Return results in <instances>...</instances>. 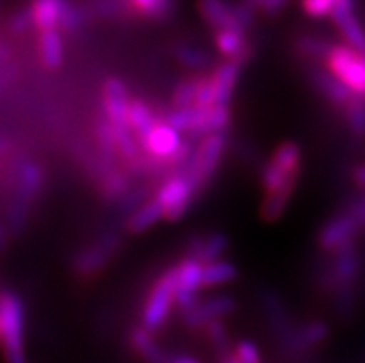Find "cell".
I'll return each mask as SVG.
<instances>
[{"label": "cell", "instance_id": "cell-2", "mask_svg": "<svg viewBox=\"0 0 365 363\" xmlns=\"http://www.w3.org/2000/svg\"><path fill=\"white\" fill-rule=\"evenodd\" d=\"M225 148H227V133L225 132L208 136L195 147L190 163L180 175L190 180L195 195H199L213 178V173L217 170Z\"/></svg>", "mask_w": 365, "mask_h": 363}, {"label": "cell", "instance_id": "cell-40", "mask_svg": "<svg viewBox=\"0 0 365 363\" xmlns=\"http://www.w3.org/2000/svg\"><path fill=\"white\" fill-rule=\"evenodd\" d=\"M145 198H147V188L130 189L128 193H126V197L119 203V210L123 213L138 212L139 208L143 206V204H147L145 203Z\"/></svg>", "mask_w": 365, "mask_h": 363}, {"label": "cell", "instance_id": "cell-9", "mask_svg": "<svg viewBox=\"0 0 365 363\" xmlns=\"http://www.w3.org/2000/svg\"><path fill=\"white\" fill-rule=\"evenodd\" d=\"M102 104H104V117L110 121L113 128H130L128 111L130 101L128 89L119 78H110L102 88Z\"/></svg>", "mask_w": 365, "mask_h": 363}, {"label": "cell", "instance_id": "cell-7", "mask_svg": "<svg viewBox=\"0 0 365 363\" xmlns=\"http://www.w3.org/2000/svg\"><path fill=\"white\" fill-rule=\"evenodd\" d=\"M202 269L204 265L191 257H184L176 265L175 304L180 308V312H191L199 304V290L202 287Z\"/></svg>", "mask_w": 365, "mask_h": 363}, {"label": "cell", "instance_id": "cell-1", "mask_svg": "<svg viewBox=\"0 0 365 363\" xmlns=\"http://www.w3.org/2000/svg\"><path fill=\"white\" fill-rule=\"evenodd\" d=\"M0 349L6 363H26L24 358V306L14 291H0Z\"/></svg>", "mask_w": 365, "mask_h": 363}, {"label": "cell", "instance_id": "cell-48", "mask_svg": "<svg viewBox=\"0 0 365 363\" xmlns=\"http://www.w3.org/2000/svg\"><path fill=\"white\" fill-rule=\"evenodd\" d=\"M219 363H240L236 359V356L230 354V352H225V354H221V359H219Z\"/></svg>", "mask_w": 365, "mask_h": 363}, {"label": "cell", "instance_id": "cell-11", "mask_svg": "<svg viewBox=\"0 0 365 363\" xmlns=\"http://www.w3.org/2000/svg\"><path fill=\"white\" fill-rule=\"evenodd\" d=\"M236 302L227 297V295H219L212 299L200 300L191 312L184 313V322L187 328H206L210 322L221 321L225 315L234 312Z\"/></svg>", "mask_w": 365, "mask_h": 363}, {"label": "cell", "instance_id": "cell-17", "mask_svg": "<svg viewBox=\"0 0 365 363\" xmlns=\"http://www.w3.org/2000/svg\"><path fill=\"white\" fill-rule=\"evenodd\" d=\"M310 78L314 82V86L323 93L324 97L329 98L332 102L334 106L338 108H347V104L351 102L352 98V91L341 82L334 76L330 71H323V69H312L310 71Z\"/></svg>", "mask_w": 365, "mask_h": 363}, {"label": "cell", "instance_id": "cell-18", "mask_svg": "<svg viewBox=\"0 0 365 363\" xmlns=\"http://www.w3.org/2000/svg\"><path fill=\"white\" fill-rule=\"evenodd\" d=\"M180 133L173 130L169 124L160 123L153 130V133L148 136L143 152H147V154L154 158H160V160H167V158H171L175 154L176 148L180 147Z\"/></svg>", "mask_w": 365, "mask_h": 363}, {"label": "cell", "instance_id": "cell-46", "mask_svg": "<svg viewBox=\"0 0 365 363\" xmlns=\"http://www.w3.org/2000/svg\"><path fill=\"white\" fill-rule=\"evenodd\" d=\"M171 363H200L199 359L191 358V356L187 354H178V356H173Z\"/></svg>", "mask_w": 365, "mask_h": 363}, {"label": "cell", "instance_id": "cell-37", "mask_svg": "<svg viewBox=\"0 0 365 363\" xmlns=\"http://www.w3.org/2000/svg\"><path fill=\"white\" fill-rule=\"evenodd\" d=\"M204 332H206V337H208L210 343H212V345L215 347L217 350H221V354H225V352H227V347H228L227 327H225L221 321H213V322H210L208 327L204 328Z\"/></svg>", "mask_w": 365, "mask_h": 363}, {"label": "cell", "instance_id": "cell-5", "mask_svg": "<svg viewBox=\"0 0 365 363\" xmlns=\"http://www.w3.org/2000/svg\"><path fill=\"white\" fill-rule=\"evenodd\" d=\"M197 197L193 191V185L190 184V180L184 178L180 175L169 176L162 184V188L158 189L156 200L162 204L163 208V219L169 223L180 221L182 217L187 213L193 198Z\"/></svg>", "mask_w": 365, "mask_h": 363}, {"label": "cell", "instance_id": "cell-29", "mask_svg": "<svg viewBox=\"0 0 365 363\" xmlns=\"http://www.w3.org/2000/svg\"><path fill=\"white\" fill-rule=\"evenodd\" d=\"M237 267L227 260H219L210 265H204L202 269V287H215V285L227 284V282L236 280Z\"/></svg>", "mask_w": 365, "mask_h": 363}, {"label": "cell", "instance_id": "cell-31", "mask_svg": "<svg viewBox=\"0 0 365 363\" xmlns=\"http://www.w3.org/2000/svg\"><path fill=\"white\" fill-rule=\"evenodd\" d=\"M200 78H185L182 80L173 91L171 104L173 110H187L195 108L197 104V93H199Z\"/></svg>", "mask_w": 365, "mask_h": 363}, {"label": "cell", "instance_id": "cell-38", "mask_svg": "<svg viewBox=\"0 0 365 363\" xmlns=\"http://www.w3.org/2000/svg\"><path fill=\"white\" fill-rule=\"evenodd\" d=\"M336 2H338V0H306V2H302V9H304V14L308 15V17H332Z\"/></svg>", "mask_w": 365, "mask_h": 363}, {"label": "cell", "instance_id": "cell-16", "mask_svg": "<svg viewBox=\"0 0 365 363\" xmlns=\"http://www.w3.org/2000/svg\"><path fill=\"white\" fill-rule=\"evenodd\" d=\"M128 123H130V130H132V133H134L135 141H138V145L141 147V150H143L148 136L153 133V130L156 128L158 124L165 123V121L160 119V117H158L143 101L134 98L132 104H130Z\"/></svg>", "mask_w": 365, "mask_h": 363}, {"label": "cell", "instance_id": "cell-41", "mask_svg": "<svg viewBox=\"0 0 365 363\" xmlns=\"http://www.w3.org/2000/svg\"><path fill=\"white\" fill-rule=\"evenodd\" d=\"M256 11H258V8H256L255 2H241V4H232V14H234V17H236V21L241 24V28H243V30H247V28L252 26V23H255V17H256Z\"/></svg>", "mask_w": 365, "mask_h": 363}, {"label": "cell", "instance_id": "cell-28", "mask_svg": "<svg viewBox=\"0 0 365 363\" xmlns=\"http://www.w3.org/2000/svg\"><path fill=\"white\" fill-rule=\"evenodd\" d=\"M293 189L295 188H284L277 193L265 195L264 203L259 206V215L265 223H274L277 219L282 217V213L286 212L287 204H289V198L293 195Z\"/></svg>", "mask_w": 365, "mask_h": 363}, {"label": "cell", "instance_id": "cell-10", "mask_svg": "<svg viewBox=\"0 0 365 363\" xmlns=\"http://www.w3.org/2000/svg\"><path fill=\"white\" fill-rule=\"evenodd\" d=\"M358 230H360V223L345 212L324 223L323 228L317 234V243L323 250L336 252L338 248L354 241V235Z\"/></svg>", "mask_w": 365, "mask_h": 363}, {"label": "cell", "instance_id": "cell-21", "mask_svg": "<svg viewBox=\"0 0 365 363\" xmlns=\"http://www.w3.org/2000/svg\"><path fill=\"white\" fill-rule=\"evenodd\" d=\"M130 345L147 363H171L173 356H169L162 347L153 339V334L138 327L130 332Z\"/></svg>", "mask_w": 365, "mask_h": 363}, {"label": "cell", "instance_id": "cell-33", "mask_svg": "<svg viewBox=\"0 0 365 363\" xmlns=\"http://www.w3.org/2000/svg\"><path fill=\"white\" fill-rule=\"evenodd\" d=\"M297 48H299V52L304 54L306 58L327 61L334 45L330 41L319 39V37H301V39L297 41Z\"/></svg>", "mask_w": 365, "mask_h": 363}, {"label": "cell", "instance_id": "cell-45", "mask_svg": "<svg viewBox=\"0 0 365 363\" xmlns=\"http://www.w3.org/2000/svg\"><path fill=\"white\" fill-rule=\"evenodd\" d=\"M354 180H356V184L365 188V165L364 167H358L354 169Z\"/></svg>", "mask_w": 365, "mask_h": 363}, {"label": "cell", "instance_id": "cell-35", "mask_svg": "<svg viewBox=\"0 0 365 363\" xmlns=\"http://www.w3.org/2000/svg\"><path fill=\"white\" fill-rule=\"evenodd\" d=\"M83 15L82 8L76 4H71V2H60V23L58 28L63 30V32H76L80 26L83 24Z\"/></svg>", "mask_w": 365, "mask_h": 363}, {"label": "cell", "instance_id": "cell-23", "mask_svg": "<svg viewBox=\"0 0 365 363\" xmlns=\"http://www.w3.org/2000/svg\"><path fill=\"white\" fill-rule=\"evenodd\" d=\"M269 165H273L284 175H297L302 173L301 147L295 141H284L274 148L273 156L269 158Z\"/></svg>", "mask_w": 365, "mask_h": 363}, {"label": "cell", "instance_id": "cell-19", "mask_svg": "<svg viewBox=\"0 0 365 363\" xmlns=\"http://www.w3.org/2000/svg\"><path fill=\"white\" fill-rule=\"evenodd\" d=\"M241 67L243 65H240L237 61L227 60L225 63L219 65L217 69L213 71L212 82L213 89H215V102H217V106H228V102L232 101L237 78H240Z\"/></svg>", "mask_w": 365, "mask_h": 363}, {"label": "cell", "instance_id": "cell-25", "mask_svg": "<svg viewBox=\"0 0 365 363\" xmlns=\"http://www.w3.org/2000/svg\"><path fill=\"white\" fill-rule=\"evenodd\" d=\"M32 26L41 34L52 32L60 23V0H37L30 6Z\"/></svg>", "mask_w": 365, "mask_h": 363}, {"label": "cell", "instance_id": "cell-44", "mask_svg": "<svg viewBox=\"0 0 365 363\" xmlns=\"http://www.w3.org/2000/svg\"><path fill=\"white\" fill-rule=\"evenodd\" d=\"M256 8L262 9V11H265V14L273 15V14H278V11H282L284 8H286V0H262V2H255Z\"/></svg>", "mask_w": 365, "mask_h": 363}, {"label": "cell", "instance_id": "cell-34", "mask_svg": "<svg viewBox=\"0 0 365 363\" xmlns=\"http://www.w3.org/2000/svg\"><path fill=\"white\" fill-rule=\"evenodd\" d=\"M176 60L190 69H204V67H208L212 58H210L208 52L200 51L197 46L182 45L176 48Z\"/></svg>", "mask_w": 365, "mask_h": 363}, {"label": "cell", "instance_id": "cell-43", "mask_svg": "<svg viewBox=\"0 0 365 363\" xmlns=\"http://www.w3.org/2000/svg\"><path fill=\"white\" fill-rule=\"evenodd\" d=\"M349 215H352L354 219H356L358 223H360V226L365 225V197H360L356 198V200H352L351 206H349L347 210Z\"/></svg>", "mask_w": 365, "mask_h": 363}, {"label": "cell", "instance_id": "cell-14", "mask_svg": "<svg viewBox=\"0 0 365 363\" xmlns=\"http://www.w3.org/2000/svg\"><path fill=\"white\" fill-rule=\"evenodd\" d=\"M227 247L228 237L221 232H213L210 235H197L187 247V257L197 260L200 265H210V263L221 260Z\"/></svg>", "mask_w": 365, "mask_h": 363}, {"label": "cell", "instance_id": "cell-27", "mask_svg": "<svg viewBox=\"0 0 365 363\" xmlns=\"http://www.w3.org/2000/svg\"><path fill=\"white\" fill-rule=\"evenodd\" d=\"M98 189L101 195L106 198L108 203H120L126 197L130 189V175L128 173H120V170H113L106 178H102L98 182Z\"/></svg>", "mask_w": 365, "mask_h": 363}, {"label": "cell", "instance_id": "cell-47", "mask_svg": "<svg viewBox=\"0 0 365 363\" xmlns=\"http://www.w3.org/2000/svg\"><path fill=\"white\" fill-rule=\"evenodd\" d=\"M6 245H8V228L0 225V252L4 250Z\"/></svg>", "mask_w": 365, "mask_h": 363}, {"label": "cell", "instance_id": "cell-3", "mask_svg": "<svg viewBox=\"0 0 365 363\" xmlns=\"http://www.w3.org/2000/svg\"><path fill=\"white\" fill-rule=\"evenodd\" d=\"M327 67L351 89L352 95L365 97V54H360L349 45H334L327 58Z\"/></svg>", "mask_w": 365, "mask_h": 363}, {"label": "cell", "instance_id": "cell-12", "mask_svg": "<svg viewBox=\"0 0 365 363\" xmlns=\"http://www.w3.org/2000/svg\"><path fill=\"white\" fill-rule=\"evenodd\" d=\"M332 21L339 28L341 36L351 48H354L360 54H365V32L358 23L356 14H354V4L351 0H338L336 8L332 11Z\"/></svg>", "mask_w": 365, "mask_h": 363}, {"label": "cell", "instance_id": "cell-6", "mask_svg": "<svg viewBox=\"0 0 365 363\" xmlns=\"http://www.w3.org/2000/svg\"><path fill=\"white\" fill-rule=\"evenodd\" d=\"M43 182L41 167L34 163V161H26L21 165V173H19V184L17 193H15V200L9 210V225L14 230H19V226L24 223L26 217L28 206L32 204L34 198L39 193Z\"/></svg>", "mask_w": 365, "mask_h": 363}, {"label": "cell", "instance_id": "cell-20", "mask_svg": "<svg viewBox=\"0 0 365 363\" xmlns=\"http://www.w3.org/2000/svg\"><path fill=\"white\" fill-rule=\"evenodd\" d=\"M329 324L324 321H310L306 322L304 327L293 330L289 336H287L286 343L289 345V349L295 350V352H301V350H308L317 347L319 343H323L327 337H329Z\"/></svg>", "mask_w": 365, "mask_h": 363}, {"label": "cell", "instance_id": "cell-26", "mask_svg": "<svg viewBox=\"0 0 365 363\" xmlns=\"http://www.w3.org/2000/svg\"><path fill=\"white\" fill-rule=\"evenodd\" d=\"M39 56L46 69H58L63 63V43L58 30L39 34Z\"/></svg>", "mask_w": 365, "mask_h": 363}, {"label": "cell", "instance_id": "cell-39", "mask_svg": "<svg viewBox=\"0 0 365 363\" xmlns=\"http://www.w3.org/2000/svg\"><path fill=\"white\" fill-rule=\"evenodd\" d=\"M234 356L240 363H262L259 349L249 339H241L234 349Z\"/></svg>", "mask_w": 365, "mask_h": 363}, {"label": "cell", "instance_id": "cell-32", "mask_svg": "<svg viewBox=\"0 0 365 363\" xmlns=\"http://www.w3.org/2000/svg\"><path fill=\"white\" fill-rule=\"evenodd\" d=\"M345 117H347L349 128L356 136H365V97L352 95L351 102L345 108Z\"/></svg>", "mask_w": 365, "mask_h": 363}, {"label": "cell", "instance_id": "cell-22", "mask_svg": "<svg viewBox=\"0 0 365 363\" xmlns=\"http://www.w3.org/2000/svg\"><path fill=\"white\" fill-rule=\"evenodd\" d=\"M215 46L225 58L237 61L240 65L245 63L250 58L249 43L245 41V34L237 32H219L215 34Z\"/></svg>", "mask_w": 365, "mask_h": 363}, {"label": "cell", "instance_id": "cell-4", "mask_svg": "<svg viewBox=\"0 0 365 363\" xmlns=\"http://www.w3.org/2000/svg\"><path fill=\"white\" fill-rule=\"evenodd\" d=\"M176 295V267L167 269L156 284L153 285V290L148 293V299L145 302L143 308V328L150 334L156 332L158 328H162L163 322L169 317L171 306L175 304Z\"/></svg>", "mask_w": 365, "mask_h": 363}, {"label": "cell", "instance_id": "cell-15", "mask_svg": "<svg viewBox=\"0 0 365 363\" xmlns=\"http://www.w3.org/2000/svg\"><path fill=\"white\" fill-rule=\"evenodd\" d=\"M199 14L202 15V19L208 23L210 28L215 30V34L219 32H237L245 34V30L241 28V24L237 23L234 14H232V6L222 4L219 0H204L199 6Z\"/></svg>", "mask_w": 365, "mask_h": 363}, {"label": "cell", "instance_id": "cell-24", "mask_svg": "<svg viewBox=\"0 0 365 363\" xmlns=\"http://www.w3.org/2000/svg\"><path fill=\"white\" fill-rule=\"evenodd\" d=\"M160 219H163V208L156 198L147 200V204L139 208L138 212L130 213L126 219V230L130 234H143L148 228H153Z\"/></svg>", "mask_w": 365, "mask_h": 363}, {"label": "cell", "instance_id": "cell-8", "mask_svg": "<svg viewBox=\"0 0 365 363\" xmlns=\"http://www.w3.org/2000/svg\"><path fill=\"white\" fill-rule=\"evenodd\" d=\"M119 235L106 234L104 237H101L98 243L83 248L82 252L76 256V260H74V272H76L80 278H83V280L97 276L98 272L108 265L110 257L113 256V252L119 248Z\"/></svg>", "mask_w": 365, "mask_h": 363}, {"label": "cell", "instance_id": "cell-36", "mask_svg": "<svg viewBox=\"0 0 365 363\" xmlns=\"http://www.w3.org/2000/svg\"><path fill=\"white\" fill-rule=\"evenodd\" d=\"M195 116H197V108H187V110H171L165 113V124H169L176 132H190L193 126Z\"/></svg>", "mask_w": 365, "mask_h": 363}, {"label": "cell", "instance_id": "cell-42", "mask_svg": "<svg viewBox=\"0 0 365 363\" xmlns=\"http://www.w3.org/2000/svg\"><path fill=\"white\" fill-rule=\"evenodd\" d=\"M32 24V15H30V8L24 9V11H19V14H15L14 17H11V23H9V26H11V30H14L15 34L19 32H24L28 26Z\"/></svg>", "mask_w": 365, "mask_h": 363}, {"label": "cell", "instance_id": "cell-13", "mask_svg": "<svg viewBox=\"0 0 365 363\" xmlns=\"http://www.w3.org/2000/svg\"><path fill=\"white\" fill-rule=\"evenodd\" d=\"M230 108L228 106H213L210 110H199L195 116L193 126L190 128L187 136L195 138H208L213 133H222L230 124Z\"/></svg>", "mask_w": 365, "mask_h": 363}, {"label": "cell", "instance_id": "cell-30", "mask_svg": "<svg viewBox=\"0 0 365 363\" xmlns=\"http://www.w3.org/2000/svg\"><path fill=\"white\" fill-rule=\"evenodd\" d=\"M130 6L134 9V15L150 21H165L175 9V4L169 0H132Z\"/></svg>", "mask_w": 365, "mask_h": 363}]
</instances>
